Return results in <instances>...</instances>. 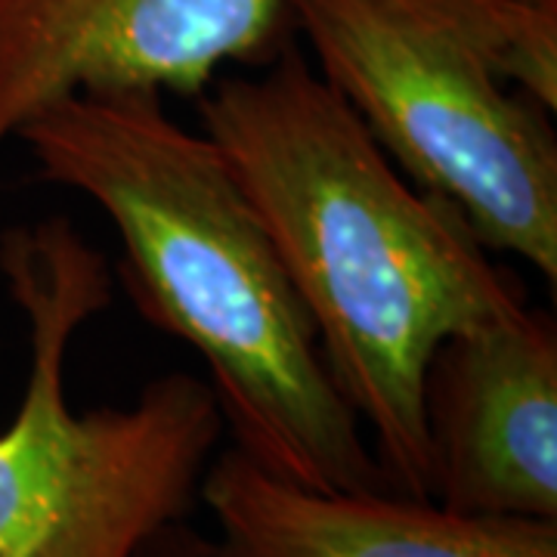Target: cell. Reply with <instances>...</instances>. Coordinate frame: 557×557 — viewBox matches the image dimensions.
<instances>
[{
  "mask_svg": "<svg viewBox=\"0 0 557 557\" xmlns=\"http://www.w3.org/2000/svg\"><path fill=\"white\" fill-rule=\"evenodd\" d=\"M199 112L381 471L399 496L431 498L428 362L449 335L527 304L523 282L384 156L295 40L258 75H218Z\"/></svg>",
  "mask_w": 557,
  "mask_h": 557,
  "instance_id": "6da1fadb",
  "label": "cell"
},
{
  "mask_svg": "<svg viewBox=\"0 0 557 557\" xmlns=\"http://www.w3.org/2000/svg\"><path fill=\"white\" fill-rule=\"evenodd\" d=\"M16 139L44 183L81 193L115 226L127 298L205 359L236 449L298 486L394 493L258 211L205 131L177 124L156 90H112L53 102Z\"/></svg>",
  "mask_w": 557,
  "mask_h": 557,
  "instance_id": "7a4b0ae2",
  "label": "cell"
},
{
  "mask_svg": "<svg viewBox=\"0 0 557 557\" xmlns=\"http://www.w3.org/2000/svg\"><path fill=\"white\" fill-rule=\"evenodd\" d=\"M0 273L28 322V379L0 431V557H137L189 515L226 434L214 391L189 372L149 381L131 406L75 412L65 357L112 304L109 263L65 218L10 226Z\"/></svg>",
  "mask_w": 557,
  "mask_h": 557,
  "instance_id": "3957f363",
  "label": "cell"
},
{
  "mask_svg": "<svg viewBox=\"0 0 557 557\" xmlns=\"http://www.w3.org/2000/svg\"><path fill=\"white\" fill-rule=\"evenodd\" d=\"M319 75L418 189L493 255L557 282L552 109L511 87L471 0H288Z\"/></svg>",
  "mask_w": 557,
  "mask_h": 557,
  "instance_id": "277c9868",
  "label": "cell"
},
{
  "mask_svg": "<svg viewBox=\"0 0 557 557\" xmlns=\"http://www.w3.org/2000/svg\"><path fill=\"white\" fill-rule=\"evenodd\" d=\"M292 40L288 0H0V149L65 97H201L223 65L260 69Z\"/></svg>",
  "mask_w": 557,
  "mask_h": 557,
  "instance_id": "5b68a950",
  "label": "cell"
},
{
  "mask_svg": "<svg viewBox=\"0 0 557 557\" xmlns=\"http://www.w3.org/2000/svg\"><path fill=\"white\" fill-rule=\"evenodd\" d=\"M431 498L557 520V332L527 304L440 344L424 375Z\"/></svg>",
  "mask_w": 557,
  "mask_h": 557,
  "instance_id": "8992f818",
  "label": "cell"
},
{
  "mask_svg": "<svg viewBox=\"0 0 557 557\" xmlns=\"http://www.w3.org/2000/svg\"><path fill=\"white\" fill-rule=\"evenodd\" d=\"M199 502L230 557H557V520L465 515L399 493H322L278 480L230 446Z\"/></svg>",
  "mask_w": 557,
  "mask_h": 557,
  "instance_id": "52a82bcc",
  "label": "cell"
},
{
  "mask_svg": "<svg viewBox=\"0 0 557 557\" xmlns=\"http://www.w3.org/2000/svg\"><path fill=\"white\" fill-rule=\"evenodd\" d=\"M137 557H230L218 536H205L186 520H174L143 542Z\"/></svg>",
  "mask_w": 557,
  "mask_h": 557,
  "instance_id": "ba28073f",
  "label": "cell"
}]
</instances>
